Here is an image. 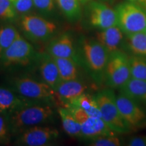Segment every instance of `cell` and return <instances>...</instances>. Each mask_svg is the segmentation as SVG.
Returning a JSON list of instances; mask_svg holds the SVG:
<instances>
[{"label": "cell", "mask_w": 146, "mask_h": 146, "mask_svg": "<svg viewBox=\"0 0 146 146\" xmlns=\"http://www.w3.org/2000/svg\"><path fill=\"white\" fill-rule=\"evenodd\" d=\"M77 54L78 62L81 61L84 64L91 78L98 85H102L109 56L105 47L96 39L85 38L81 40Z\"/></svg>", "instance_id": "6da1fadb"}, {"label": "cell", "mask_w": 146, "mask_h": 146, "mask_svg": "<svg viewBox=\"0 0 146 146\" xmlns=\"http://www.w3.org/2000/svg\"><path fill=\"white\" fill-rule=\"evenodd\" d=\"M53 110L48 105H27L10 113L9 127L13 132L22 133L26 129L49 121Z\"/></svg>", "instance_id": "7a4b0ae2"}, {"label": "cell", "mask_w": 146, "mask_h": 146, "mask_svg": "<svg viewBox=\"0 0 146 146\" xmlns=\"http://www.w3.org/2000/svg\"><path fill=\"white\" fill-rule=\"evenodd\" d=\"M95 98L101 112L102 118L113 131L116 133L130 132L132 128L120 114L112 89H103L95 95Z\"/></svg>", "instance_id": "3957f363"}, {"label": "cell", "mask_w": 146, "mask_h": 146, "mask_svg": "<svg viewBox=\"0 0 146 146\" xmlns=\"http://www.w3.org/2000/svg\"><path fill=\"white\" fill-rule=\"evenodd\" d=\"M131 77L129 55L123 50L110 53L106 66L104 84L110 89H120Z\"/></svg>", "instance_id": "277c9868"}, {"label": "cell", "mask_w": 146, "mask_h": 146, "mask_svg": "<svg viewBox=\"0 0 146 146\" xmlns=\"http://www.w3.org/2000/svg\"><path fill=\"white\" fill-rule=\"evenodd\" d=\"M118 25L126 35L146 30V12L143 8L135 3L125 2L118 5L116 8Z\"/></svg>", "instance_id": "5b68a950"}, {"label": "cell", "mask_w": 146, "mask_h": 146, "mask_svg": "<svg viewBox=\"0 0 146 146\" xmlns=\"http://www.w3.org/2000/svg\"><path fill=\"white\" fill-rule=\"evenodd\" d=\"M81 127V137L94 139L101 136L116 135L102 118L90 116L80 108L70 106L66 108Z\"/></svg>", "instance_id": "8992f818"}, {"label": "cell", "mask_w": 146, "mask_h": 146, "mask_svg": "<svg viewBox=\"0 0 146 146\" xmlns=\"http://www.w3.org/2000/svg\"><path fill=\"white\" fill-rule=\"evenodd\" d=\"M12 85L20 96L29 100H51L56 97L55 91L45 82L21 77L14 78Z\"/></svg>", "instance_id": "52a82bcc"}, {"label": "cell", "mask_w": 146, "mask_h": 146, "mask_svg": "<svg viewBox=\"0 0 146 146\" xmlns=\"http://www.w3.org/2000/svg\"><path fill=\"white\" fill-rule=\"evenodd\" d=\"M33 55L34 50L32 45L19 35L0 56V62L5 66L26 65L31 61Z\"/></svg>", "instance_id": "ba28073f"}, {"label": "cell", "mask_w": 146, "mask_h": 146, "mask_svg": "<svg viewBox=\"0 0 146 146\" xmlns=\"http://www.w3.org/2000/svg\"><path fill=\"white\" fill-rule=\"evenodd\" d=\"M21 25L25 34L35 41L49 40L56 31V25L54 23L37 16H25Z\"/></svg>", "instance_id": "9c48e42d"}, {"label": "cell", "mask_w": 146, "mask_h": 146, "mask_svg": "<svg viewBox=\"0 0 146 146\" xmlns=\"http://www.w3.org/2000/svg\"><path fill=\"white\" fill-rule=\"evenodd\" d=\"M116 103L121 116L131 128L137 127L145 120V109L130 97L120 92L116 96Z\"/></svg>", "instance_id": "30bf717a"}, {"label": "cell", "mask_w": 146, "mask_h": 146, "mask_svg": "<svg viewBox=\"0 0 146 146\" xmlns=\"http://www.w3.org/2000/svg\"><path fill=\"white\" fill-rule=\"evenodd\" d=\"M89 19L90 25L102 31L117 26L118 19L116 10L102 2L93 1L89 5Z\"/></svg>", "instance_id": "8fae6325"}, {"label": "cell", "mask_w": 146, "mask_h": 146, "mask_svg": "<svg viewBox=\"0 0 146 146\" xmlns=\"http://www.w3.org/2000/svg\"><path fill=\"white\" fill-rule=\"evenodd\" d=\"M58 137V131L50 127L35 126L22 132L18 142L24 145H47Z\"/></svg>", "instance_id": "7c38bea8"}, {"label": "cell", "mask_w": 146, "mask_h": 146, "mask_svg": "<svg viewBox=\"0 0 146 146\" xmlns=\"http://www.w3.org/2000/svg\"><path fill=\"white\" fill-rule=\"evenodd\" d=\"M47 53L53 58H71L78 63L77 51L70 34H62L52 39L47 46Z\"/></svg>", "instance_id": "4fadbf2b"}, {"label": "cell", "mask_w": 146, "mask_h": 146, "mask_svg": "<svg viewBox=\"0 0 146 146\" xmlns=\"http://www.w3.org/2000/svg\"><path fill=\"white\" fill-rule=\"evenodd\" d=\"M87 87L78 79L62 81L54 89L55 94L59 101L66 108L74 100L85 93Z\"/></svg>", "instance_id": "5bb4252c"}, {"label": "cell", "mask_w": 146, "mask_h": 146, "mask_svg": "<svg viewBox=\"0 0 146 146\" xmlns=\"http://www.w3.org/2000/svg\"><path fill=\"white\" fill-rule=\"evenodd\" d=\"M96 39L105 47L109 54L115 51L122 50V47H125L124 33L118 26L100 31L96 34Z\"/></svg>", "instance_id": "9a60e30c"}, {"label": "cell", "mask_w": 146, "mask_h": 146, "mask_svg": "<svg viewBox=\"0 0 146 146\" xmlns=\"http://www.w3.org/2000/svg\"><path fill=\"white\" fill-rule=\"evenodd\" d=\"M39 70L43 81L54 90L62 82L57 65L54 58L49 54L43 57Z\"/></svg>", "instance_id": "2e32d148"}, {"label": "cell", "mask_w": 146, "mask_h": 146, "mask_svg": "<svg viewBox=\"0 0 146 146\" xmlns=\"http://www.w3.org/2000/svg\"><path fill=\"white\" fill-rule=\"evenodd\" d=\"M122 94L130 97L141 104L146 106V81L131 77L120 88Z\"/></svg>", "instance_id": "e0dca14e"}, {"label": "cell", "mask_w": 146, "mask_h": 146, "mask_svg": "<svg viewBox=\"0 0 146 146\" xmlns=\"http://www.w3.org/2000/svg\"><path fill=\"white\" fill-rule=\"evenodd\" d=\"M29 104L23 98H20L12 91L0 87V109L3 113H12Z\"/></svg>", "instance_id": "ac0fdd59"}, {"label": "cell", "mask_w": 146, "mask_h": 146, "mask_svg": "<svg viewBox=\"0 0 146 146\" xmlns=\"http://www.w3.org/2000/svg\"><path fill=\"white\" fill-rule=\"evenodd\" d=\"M53 58V57H52ZM57 65L62 81L78 79L77 63L71 58H53Z\"/></svg>", "instance_id": "d6986e66"}, {"label": "cell", "mask_w": 146, "mask_h": 146, "mask_svg": "<svg viewBox=\"0 0 146 146\" xmlns=\"http://www.w3.org/2000/svg\"><path fill=\"white\" fill-rule=\"evenodd\" d=\"M58 113L65 132L70 136L81 137V125L73 116L70 110L64 107L60 108Z\"/></svg>", "instance_id": "ffe728a7"}, {"label": "cell", "mask_w": 146, "mask_h": 146, "mask_svg": "<svg viewBox=\"0 0 146 146\" xmlns=\"http://www.w3.org/2000/svg\"><path fill=\"white\" fill-rule=\"evenodd\" d=\"M74 106L83 109L90 116L102 118L101 112L98 107L95 96L84 93L78 97L77 99L74 100L72 104L69 105L68 106Z\"/></svg>", "instance_id": "44dd1931"}, {"label": "cell", "mask_w": 146, "mask_h": 146, "mask_svg": "<svg viewBox=\"0 0 146 146\" xmlns=\"http://www.w3.org/2000/svg\"><path fill=\"white\" fill-rule=\"evenodd\" d=\"M125 47L133 55L146 57V35L138 33L127 35Z\"/></svg>", "instance_id": "7402d4cb"}, {"label": "cell", "mask_w": 146, "mask_h": 146, "mask_svg": "<svg viewBox=\"0 0 146 146\" xmlns=\"http://www.w3.org/2000/svg\"><path fill=\"white\" fill-rule=\"evenodd\" d=\"M129 62L131 77L146 81V57L132 54Z\"/></svg>", "instance_id": "603a6c76"}, {"label": "cell", "mask_w": 146, "mask_h": 146, "mask_svg": "<svg viewBox=\"0 0 146 146\" xmlns=\"http://www.w3.org/2000/svg\"><path fill=\"white\" fill-rule=\"evenodd\" d=\"M64 14L70 21H76L81 16V6L78 0H56Z\"/></svg>", "instance_id": "cb8c5ba5"}, {"label": "cell", "mask_w": 146, "mask_h": 146, "mask_svg": "<svg viewBox=\"0 0 146 146\" xmlns=\"http://www.w3.org/2000/svg\"><path fill=\"white\" fill-rule=\"evenodd\" d=\"M19 35V33L13 26H5L0 28V56Z\"/></svg>", "instance_id": "d4e9b609"}, {"label": "cell", "mask_w": 146, "mask_h": 146, "mask_svg": "<svg viewBox=\"0 0 146 146\" xmlns=\"http://www.w3.org/2000/svg\"><path fill=\"white\" fill-rule=\"evenodd\" d=\"M89 145L92 146H119L121 141L116 135L101 136L91 139Z\"/></svg>", "instance_id": "484cf974"}, {"label": "cell", "mask_w": 146, "mask_h": 146, "mask_svg": "<svg viewBox=\"0 0 146 146\" xmlns=\"http://www.w3.org/2000/svg\"><path fill=\"white\" fill-rule=\"evenodd\" d=\"M16 14L11 0H0V19L12 20Z\"/></svg>", "instance_id": "4316f807"}, {"label": "cell", "mask_w": 146, "mask_h": 146, "mask_svg": "<svg viewBox=\"0 0 146 146\" xmlns=\"http://www.w3.org/2000/svg\"><path fill=\"white\" fill-rule=\"evenodd\" d=\"M14 10L19 14H25L30 12L33 7V0H11Z\"/></svg>", "instance_id": "83f0119b"}, {"label": "cell", "mask_w": 146, "mask_h": 146, "mask_svg": "<svg viewBox=\"0 0 146 146\" xmlns=\"http://www.w3.org/2000/svg\"><path fill=\"white\" fill-rule=\"evenodd\" d=\"M2 114H0V143H3L8 140L10 130L8 118Z\"/></svg>", "instance_id": "f1b7e54d"}, {"label": "cell", "mask_w": 146, "mask_h": 146, "mask_svg": "<svg viewBox=\"0 0 146 146\" xmlns=\"http://www.w3.org/2000/svg\"><path fill=\"white\" fill-rule=\"evenodd\" d=\"M33 5L43 12H50L54 8V0H33Z\"/></svg>", "instance_id": "f546056e"}, {"label": "cell", "mask_w": 146, "mask_h": 146, "mask_svg": "<svg viewBox=\"0 0 146 146\" xmlns=\"http://www.w3.org/2000/svg\"><path fill=\"white\" fill-rule=\"evenodd\" d=\"M128 145L130 146H146V137H134L129 139Z\"/></svg>", "instance_id": "4dcf8cb0"}, {"label": "cell", "mask_w": 146, "mask_h": 146, "mask_svg": "<svg viewBox=\"0 0 146 146\" xmlns=\"http://www.w3.org/2000/svg\"><path fill=\"white\" fill-rule=\"evenodd\" d=\"M128 1H130V2L135 3L136 4L139 5L141 7H143L144 4L146 3V0H128Z\"/></svg>", "instance_id": "1f68e13d"}, {"label": "cell", "mask_w": 146, "mask_h": 146, "mask_svg": "<svg viewBox=\"0 0 146 146\" xmlns=\"http://www.w3.org/2000/svg\"><path fill=\"white\" fill-rule=\"evenodd\" d=\"M78 1H79V2H80V3H86L87 1H88L89 0H78Z\"/></svg>", "instance_id": "d6a6232c"}, {"label": "cell", "mask_w": 146, "mask_h": 146, "mask_svg": "<svg viewBox=\"0 0 146 146\" xmlns=\"http://www.w3.org/2000/svg\"><path fill=\"white\" fill-rule=\"evenodd\" d=\"M142 8H144V10H145V12H146V3H145V4H144V5L143 7H142Z\"/></svg>", "instance_id": "836d02e7"}, {"label": "cell", "mask_w": 146, "mask_h": 146, "mask_svg": "<svg viewBox=\"0 0 146 146\" xmlns=\"http://www.w3.org/2000/svg\"><path fill=\"white\" fill-rule=\"evenodd\" d=\"M1 113H3V112L1 110V109H0V114H1Z\"/></svg>", "instance_id": "e575fe53"}, {"label": "cell", "mask_w": 146, "mask_h": 146, "mask_svg": "<svg viewBox=\"0 0 146 146\" xmlns=\"http://www.w3.org/2000/svg\"><path fill=\"white\" fill-rule=\"evenodd\" d=\"M144 33H145V35H146V30H145V32H144Z\"/></svg>", "instance_id": "d590c367"}]
</instances>
